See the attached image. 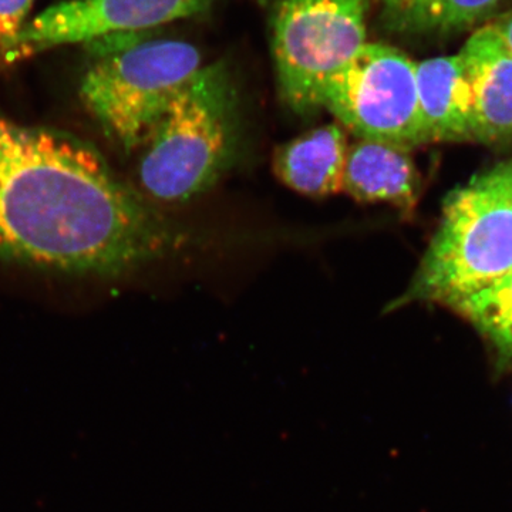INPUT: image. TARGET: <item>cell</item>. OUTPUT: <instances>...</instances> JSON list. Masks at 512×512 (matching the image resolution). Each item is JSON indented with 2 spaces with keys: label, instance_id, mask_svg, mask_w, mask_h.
I'll return each instance as SVG.
<instances>
[{
  "label": "cell",
  "instance_id": "6da1fadb",
  "mask_svg": "<svg viewBox=\"0 0 512 512\" xmlns=\"http://www.w3.org/2000/svg\"><path fill=\"white\" fill-rule=\"evenodd\" d=\"M187 241L93 144L0 111V264L116 279Z\"/></svg>",
  "mask_w": 512,
  "mask_h": 512
},
{
  "label": "cell",
  "instance_id": "7a4b0ae2",
  "mask_svg": "<svg viewBox=\"0 0 512 512\" xmlns=\"http://www.w3.org/2000/svg\"><path fill=\"white\" fill-rule=\"evenodd\" d=\"M512 271V158L448 194L439 228L402 301L453 308Z\"/></svg>",
  "mask_w": 512,
  "mask_h": 512
},
{
  "label": "cell",
  "instance_id": "3957f363",
  "mask_svg": "<svg viewBox=\"0 0 512 512\" xmlns=\"http://www.w3.org/2000/svg\"><path fill=\"white\" fill-rule=\"evenodd\" d=\"M238 137L237 96L228 69L205 64L147 141L138 171L141 187L163 202L204 194L235 160Z\"/></svg>",
  "mask_w": 512,
  "mask_h": 512
},
{
  "label": "cell",
  "instance_id": "277c9868",
  "mask_svg": "<svg viewBox=\"0 0 512 512\" xmlns=\"http://www.w3.org/2000/svg\"><path fill=\"white\" fill-rule=\"evenodd\" d=\"M205 64L200 50L174 39H144L99 57L83 74L80 97L124 151L144 147L177 94Z\"/></svg>",
  "mask_w": 512,
  "mask_h": 512
},
{
  "label": "cell",
  "instance_id": "5b68a950",
  "mask_svg": "<svg viewBox=\"0 0 512 512\" xmlns=\"http://www.w3.org/2000/svg\"><path fill=\"white\" fill-rule=\"evenodd\" d=\"M369 0H279L272 49L279 92L298 116L322 110L326 82L366 45Z\"/></svg>",
  "mask_w": 512,
  "mask_h": 512
},
{
  "label": "cell",
  "instance_id": "8992f818",
  "mask_svg": "<svg viewBox=\"0 0 512 512\" xmlns=\"http://www.w3.org/2000/svg\"><path fill=\"white\" fill-rule=\"evenodd\" d=\"M416 66L396 47L366 43L326 82L322 109L359 140L423 146Z\"/></svg>",
  "mask_w": 512,
  "mask_h": 512
},
{
  "label": "cell",
  "instance_id": "52a82bcc",
  "mask_svg": "<svg viewBox=\"0 0 512 512\" xmlns=\"http://www.w3.org/2000/svg\"><path fill=\"white\" fill-rule=\"evenodd\" d=\"M215 0H66L28 20L0 62L15 63L69 45L128 33H144L201 15Z\"/></svg>",
  "mask_w": 512,
  "mask_h": 512
},
{
  "label": "cell",
  "instance_id": "ba28073f",
  "mask_svg": "<svg viewBox=\"0 0 512 512\" xmlns=\"http://www.w3.org/2000/svg\"><path fill=\"white\" fill-rule=\"evenodd\" d=\"M473 97V140L512 137V55L493 26L477 29L460 50Z\"/></svg>",
  "mask_w": 512,
  "mask_h": 512
},
{
  "label": "cell",
  "instance_id": "9c48e42d",
  "mask_svg": "<svg viewBox=\"0 0 512 512\" xmlns=\"http://www.w3.org/2000/svg\"><path fill=\"white\" fill-rule=\"evenodd\" d=\"M416 77L426 143L473 140V97L461 57L417 63Z\"/></svg>",
  "mask_w": 512,
  "mask_h": 512
},
{
  "label": "cell",
  "instance_id": "30bf717a",
  "mask_svg": "<svg viewBox=\"0 0 512 512\" xmlns=\"http://www.w3.org/2000/svg\"><path fill=\"white\" fill-rule=\"evenodd\" d=\"M349 143L340 124H325L276 148V177L299 194L323 198L343 191Z\"/></svg>",
  "mask_w": 512,
  "mask_h": 512
},
{
  "label": "cell",
  "instance_id": "8fae6325",
  "mask_svg": "<svg viewBox=\"0 0 512 512\" xmlns=\"http://www.w3.org/2000/svg\"><path fill=\"white\" fill-rule=\"evenodd\" d=\"M420 177L409 150L357 140L349 146L343 174V192L359 202H387L394 207H414Z\"/></svg>",
  "mask_w": 512,
  "mask_h": 512
},
{
  "label": "cell",
  "instance_id": "7c38bea8",
  "mask_svg": "<svg viewBox=\"0 0 512 512\" xmlns=\"http://www.w3.org/2000/svg\"><path fill=\"white\" fill-rule=\"evenodd\" d=\"M387 28L410 35H446L487 19L501 0H377Z\"/></svg>",
  "mask_w": 512,
  "mask_h": 512
},
{
  "label": "cell",
  "instance_id": "4fadbf2b",
  "mask_svg": "<svg viewBox=\"0 0 512 512\" xmlns=\"http://www.w3.org/2000/svg\"><path fill=\"white\" fill-rule=\"evenodd\" d=\"M503 350H512V271L453 306Z\"/></svg>",
  "mask_w": 512,
  "mask_h": 512
},
{
  "label": "cell",
  "instance_id": "5bb4252c",
  "mask_svg": "<svg viewBox=\"0 0 512 512\" xmlns=\"http://www.w3.org/2000/svg\"><path fill=\"white\" fill-rule=\"evenodd\" d=\"M35 0H0V57L28 23Z\"/></svg>",
  "mask_w": 512,
  "mask_h": 512
},
{
  "label": "cell",
  "instance_id": "9a60e30c",
  "mask_svg": "<svg viewBox=\"0 0 512 512\" xmlns=\"http://www.w3.org/2000/svg\"><path fill=\"white\" fill-rule=\"evenodd\" d=\"M490 25L493 26L495 32H497V35L503 40L505 47L510 50L512 55V12L500 16V18L495 19Z\"/></svg>",
  "mask_w": 512,
  "mask_h": 512
}]
</instances>
